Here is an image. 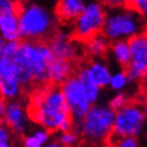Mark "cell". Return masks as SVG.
<instances>
[{"instance_id":"obj_1","label":"cell","mask_w":147,"mask_h":147,"mask_svg":"<svg viewBox=\"0 0 147 147\" xmlns=\"http://www.w3.org/2000/svg\"><path fill=\"white\" fill-rule=\"evenodd\" d=\"M30 120L49 132L60 131L62 125L71 118L60 85L38 86L32 94L26 107Z\"/></svg>"},{"instance_id":"obj_2","label":"cell","mask_w":147,"mask_h":147,"mask_svg":"<svg viewBox=\"0 0 147 147\" xmlns=\"http://www.w3.org/2000/svg\"><path fill=\"white\" fill-rule=\"evenodd\" d=\"M58 0L18 1L19 32L21 40L47 41L59 28Z\"/></svg>"},{"instance_id":"obj_3","label":"cell","mask_w":147,"mask_h":147,"mask_svg":"<svg viewBox=\"0 0 147 147\" xmlns=\"http://www.w3.org/2000/svg\"><path fill=\"white\" fill-rule=\"evenodd\" d=\"M116 110L109 105L94 104L76 126L88 141L100 142L113 136Z\"/></svg>"},{"instance_id":"obj_4","label":"cell","mask_w":147,"mask_h":147,"mask_svg":"<svg viewBox=\"0 0 147 147\" xmlns=\"http://www.w3.org/2000/svg\"><path fill=\"white\" fill-rule=\"evenodd\" d=\"M20 51L33 75L34 85L38 87L51 84L49 66L54 59V55L47 41L21 40Z\"/></svg>"},{"instance_id":"obj_5","label":"cell","mask_w":147,"mask_h":147,"mask_svg":"<svg viewBox=\"0 0 147 147\" xmlns=\"http://www.w3.org/2000/svg\"><path fill=\"white\" fill-rule=\"evenodd\" d=\"M147 124V107L139 103L128 102L116 110L113 136L115 138L139 137Z\"/></svg>"},{"instance_id":"obj_6","label":"cell","mask_w":147,"mask_h":147,"mask_svg":"<svg viewBox=\"0 0 147 147\" xmlns=\"http://www.w3.org/2000/svg\"><path fill=\"white\" fill-rule=\"evenodd\" d=\"M115 11L106 14L105 23L102 28V34L110 42L117 40H128L130 37L140 33L141 22L138 14L131 9Z\"/></svg>"},{"instance_id":"obj_7","label":"cell","mask_w":147,"mask_h":147,"mask_svg":"<svg viewBox=\"0 0 147 147\" xmlns=\"http://www.w3.org/2000/svg\"><path fill=\"white\" fill-rule=\"evenodd\" d=\"M106 11L100 1H94L86 4L82 13L74 20L73 37L79 42L85 41L102 32L106 19Z\"/></svg>"},{"instance_id":"obj_8","label":"cell","mask_w":147,"mask_h":147,"mask_svg":"<svg viewBox=\"0 0 147 147\" xmlns=\"http://www.w3.org/2000/svg\"><path fill=\"white\" fill-rule=\"evenodd\" d=\"M60 88L67 103L68 108L71 110L74 122L75 124H78L89 110V108L92 107V104L86 95L84 84L78 75L74 74L62 83Z\"/></svg>"},{"instance_id":"obj_9","label":"cell","mask_w":147,"mask_h":147,"mask_svg":"<svg viewBox=\"0 0 147 147\" xmlns=\"http://www.w3.org/2000/svg\"><path fill=\"white\" fill-rule=\"evenodd\" d=\"M127 41L131 58L125 71L130 82L142 81L147 78V33H139Z\"/></svg>"},{"instance_id":"obj_10","label":"cell","mask_w":147,"mask_h":147,"mask_svg":"<svg viewBox=\"0 0 147 147\" xmlns=\"http://www.w3.org/2000/svg\"><path fill=\"white\" fill-rule=\"evenodd\" d=\"M54 58L65 59L75 61L80 55V47L78 40L73 37V32L67 28H58L53 36L47 40Z\"/></svg>"},{"instance_id":"obj_11","label":"cell","mask_w":147,"mask_h":147,"mask_svg":"<svg viewBox=\"0 0 147 147\" xmlns=\"http://www.w3.org/2000/svg\"><path fill=\"white\" fill-rule=\"evenodd\" d=\"M0 92L6 101L20 99L25 92L17 79L12 57H0Z\"/></svg>"},{"instance_id":"obj_12","label":"cell","mask_w":147,"mask_h":147,"mask_svg":"<svg viewBox=\"0 0 147 147\" xmlns=\"http://www.w3.org/2000/svg\"><path fill=\"white\" fill-rule=\"evenodd\" d=\"M28 110L20 99L6 101L2 121L14 134H23L28 128Z\"/></svg>"},{"instance_id":"obj_13","label":"cell","mask_w":147,"mask_h":147,"mask_svg":"<svg viewBox=\"0 0 147 147\" xmlns=\"http://www.w3.org/2000/svg\"><path fill=\"white\" fill-rule=\"evenodd\" d=\"M74 61L65 59L54 58L49 66V76L51 84L61 85L65 80L74 75Z\"/></svg>"},{"instance_id":"obj_14","label":"cell","mask_w":147,"mask_h":147,"mask_svg":"<svg viewBox=\"0 0 147 147\" xmlns=\"http://www.w3.org/2000/svg\"><path fill=\"white\" fill-rule=\"evenodd\" d=\"M0 36L5 41L21 40L17 12H0Z\"/></svg>"},{"instance_id":"obj_15","label":"cell","mask_w":147,"mask_h":147,"mask_svg":"<svg viewBox=\"0 0 147 147\" xmlns=\"http://www.w3.org/2000/svg\"><path fill=\"white\" fill-rule=\"evenodd\" d=\"M85 69L89 79L95 84L100 86L101 88L108 86L113 74L106 63L101 61L100 59H95L85 65Z\"/></svg>"},{"instance_id":"obj_16","label":"cell","mask_w":147,"mask_h":147,"mask_svg":"<svg viewBox=\"0 0 147 147\" xmlns=\"http://www.w3.org/2000/svg\"><path fill=\"white\" fill-rule=\"evenodd\" d=\"M86 6L85 0H58L57 14L60 22H73Z\"/></svg>"},{"instance_id":"obj_17","label":"cell","mask_w":147,"mask_h":147,"mask_svg":"<svg viewBox=\"0 0 147 147\" xmlns=\"http://www.w3.org/2000/svg\"><path fill=\"white\" fill-rule=\"evenodd\" d=\"M109 40L102 33H100L85 41L84 49H85L86 54H88L90 57L95 59H100L103 58L109 51Z\"/></svg>"},{"instance_id":"obj_18","label":"cell","mask_w":147,"mask_h":147,"mask_svg":"<svg viewBox=\"0 0 147 147\" xmlns=\"http://www.w3.org/2000/svg\"><path fill=\"white\" fill-rule=\"evenodd\" d=\"M109 51L113 55V59L118 64L125 69L130 62V47L127 40H117L113 41L109 45Z\"/></svg>"},{"instance_id":"obj_19","label":"cell","mask_w":147,"mask_h":147,"mask_svg":"<svg viewBox=\"0 0 147 147\" xmlns=\"http://www.w3.org/2000/svg\"><path fill=\"white\" fill-rule=\"evenodd\" d=\"M76 74L84 84L86 95H87V98H88L90 104H97V102L100 98V95H101V87L95 84L92 80L89 79V77L87 76V73H86L85 66L80 67Z\"/></svg>"},{"instance_id":"obj_20","label":"cell","mask_w":147,"mask_h":147,"mask_svg":"<svg viewBox=\"0 0 147 147\" xmlns=\"http://www.w3.org/2000/svg\"><path fill=\"white\" fill-rule=\"evenodd\" d=\"M49 131L46 129H38L33 135L23 138V147H43L49 142Z\"/></svg>"},{"instance_id":"obj_21","label":"cell","mask_w":147,"mask_h":147,"mask_svg":"<svg viewBox=\"0 0 147 147\" xmlns=\"http://www.w3.org/2000/svg\"><path fill=\"white\" fill-rule=\"evenodd\" d=\"M129 82H130V80H129L125 69H123V71H117V73L111 75V78H110L108 86L113 90L121 92V90H123V89L125 88Z\"/></svg>"},{"instance_id":"obj_22","label":"cell","mask_w":147,"mask_h":147,"mask_svg":"<svg viewBox=\"0 0 147 147\" xmlns=\"http://www.w3.org/2000/svg\"><path fill=\"white\" fill-rule=\"evenodd\" d=\"M58 142L62 147H75L79 143V136L74 130L63 131L59 136Z\"/></svg>"},{"instance_id":"obj_23","label":"cell","mask_w":147,"mask_h":147,"mask_svg":"<svg viewBox=\"0 0 147 147\" xmlns=\"http://www.w3.org/2000/svg\"><path fill=\"white\" fill-rule=\"evenodd\" d=\"M125 7L136 12L141 17H147V0H126Z\"/></svg>"},{"instance_id":"obj_24","label":"cell","mask_w":147,"mask_h":147,"mask_svg":"<svg viewBox=\"0 0 147 147\" xmlns=\"http://www.w3.org/2000/svg\"><path fill=\"white\" fill-rule=\"evenodd\" d=\"M12 130L3 121H0V147H12Z\"/></svg>"},{"instance_id":"obj_25","label":"cell","mask_w":147,"mask_h":147,"mask_svg":"<svg viewBox=\"0 0 147 147\" xmlns=\"http://www.w3.org/2000/svg\"><path fill=\"white\" fill-rule=\"evenodd\" d=\"M129 102L128 96L126 95V92H118L116 95L113 96V98L110 99L109 101V106L113 108V110H118L121 107H123L124 105H126Z\"/></svg>"},{"instance_id":"obj_26","label":"cell","mask_w":147,"mask_h":147,"mask_svg":"<svg viewBox=\"0 0 147 147\" xmlns=\"http://www.w3.org/2000/svg\"><path fill=\"white\" fill-rule=\"evenodd\" d=\"M113 147H140V145L136 137H122L116 138Z\"/></svg>"},{"instance_id":"obj_27","label":"cell","mask_w":147,"mask_h":147,"mask_svg":"<svg viewBox=\"0 0 147 147\" xmlns=\"http://www.w3.org/2000/svg\"><path fill=\"white\" fill-rule=\"evenodd\" d=\"M0 12H18V1L0 0Z\"/></svg>"},{"instance_id":"obj_28","label":"cell","mask_w":147,"mask_h":147,"mask_svg":"<svg viewBox=\"0 0 147 147\" xmlns=\"http://www.w3.org/2000/svg\"><path fill=\"white\" fill-rule=\"evenodd\" d=\"M126 0H100V2L105 6L115 9V7H121L125 4Z\"/></svg>"},{"instance_id":"obj_29","label":"cell","mask_w":147,"mask_h":147,"mask_svg":"<svg viewBox=\"0 0 147 147\" xmlns=\"http://www.w3.org/2000/svg\"><path fill=\"white\" fill-rule=\"evenodd\" d=\"M5 103L6 100L2 96L1 92H0V121L3 120V115H4V108H5Z\"/></svg>"},{"instance_id":"obj_30","label":"cell","mask_w":147,"mask_h":147,"mask_svg":"<svg viewBox=\"0 0 147 147\" xmlns=\"http://www.w3.org/2000/svg\"><path fill=\"white\" fill-rule=\"evenodd\" d=\"M5 42H6L5 40L0 36V57H1L3 54V49H4V44H5Z\"/></svg>"},{"instance_id":"obj_31","label":"cell","mask_w":147,"mask_h":147,"mask_svg":"<svg viewBox=\"0 0 147 147\" xmlns=\"http://www.w3.org/2000/svg\"><path fill=\"white\" fill-rule=\"evenodd\" d=\"M43 147H62L59 142H51V143H46Z\"/></svg>"}]
</instances>
